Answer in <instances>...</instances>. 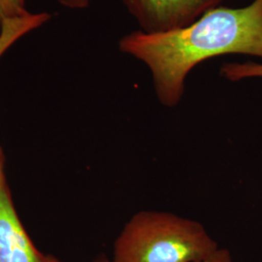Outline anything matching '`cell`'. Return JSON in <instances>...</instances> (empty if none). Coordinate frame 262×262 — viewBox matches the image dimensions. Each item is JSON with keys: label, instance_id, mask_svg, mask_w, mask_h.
<instances>
[{"label": "cell", "instance_id": "7", "mask_svg": "<svg viewBox=\"0 0 262 262\" xmlns=\"http://www.w3.org/2000/svg\"><path fill=\"white\" fill-rule=\"evenodd\" d=\"M26 0H0V24L28 14Z\"/></svg>", "mask_w": 262, "mask_h": 262}, {"label": "cell", "instance_id": "8", "mask_svg": "<svg viewBox=\"0 0 262 262\" xmlns=\"http://www.w3.org/2000/svg\"><path fill=\"white\" fill-rule=\"evenodd\" d=\"M197 262H234L232 259L231 253L224 248H217L214 253H211L202 260Z\"/></svg>", "mask_w": 262, "mask_h": 262}, {"label": "cell", "instance_id": "2", "mask_svg": "<svg viewBox=\"0 0 262 262\" xmlns=\"http://www.w3.org/2000/svg\"><path fill=\"white\" fill-rule=\"evenodd\" d=\"M219 245L198 222L159 211H142L114 244L112 262H197Z\"/></svg>", "mask_w": 262, "mask_h": 262}, {"label": "cell", "instance_id": "6", "mask_svg": "<svg viewBox=\"0 0 262 262\" xmlns=\"http://www.w3.org/2000/svg\"><path fill=\"white\" fill-rule=\"evenodd\" d=\"M221 74L232 82L248 78H262V63H225L221 68Z\"/></svg>", "mask_w": 262, "mask_h": 262}, {"label": "cell", "instance_id": "12", "mask_svg": "<svg viewBox=\"0 0 262 262\" xmlns=\"http://www.w3.org/2000/svg\"><path fill=\"white\" fill-rule=\"evenodd\" d=\"M45 262H62L60 261L59 259H57L56 256H53V255H46L45 257Z\"/></svg>", "mask_w": 262, "mask_h": 262}, {"label": "cell", "instance_id": "4", "mask_svg": "<svg viewBox=\"0 0 262 262\" xmlns=\"http://www.w3.org/2000/svg\"><path fill=\"white\" fill-rule=\"evenodd\" d=\"M15 208L8 184L0 189V262H45Z\"/></svg>", "mask_w": 262, "mask_h": 262}, {"label": "cell", "instance_id": "10", "mask_svg": "<svg viewBox=\"0 0 262 262\" xmlns=\"http://www.w3.org/2000/svg\"><path fill=\"white\" fill-rule=\"evenodd\" d=\"M4 162H5L4 154H3V150L0 149V189L7 184L5 174H4Z\"/></svg>", "mask_w": 262, "mask_h": 262}, {"label": "cell", "instance_id": "3", "mask_svg": "<svg viewBox=\"0 0 262 262\" xmlns=\"http://www.w3.org/2000/svg\"><path fill=\"white\" fill-rule=\"evenodd\" d=\"M142 30L159 33L185 28L223 0H122Z\"/></svg>", "mask_w": 262, "mask_h": 262}, {"label": "cell", "instance_id": "5", "mask_svg": "<svg viewBox=\"0 0 262 262\" xmlns=\"http://www.w3.org/2000/svg\"><path fill=\"white\" fill-rule=\"evenodd\" d=\"M52 18L47 12L29 13L14 19H6L0 24V58L20 38L28 32L40 28Z\"/></svg>", "mask_w": 262, "mask_h": 262}, {"label": "cell", "instance_id": "1", "mask_svg": "<svg viewBox=\"0 0 262 262\" xmlns=\"http://www.w3.org/2000/svg\"><path fill=\"white\" fill-rule=\"evenodd\" d=\"M122 53L150 68L159 101L174 107L193 67L215 56L262 58V0L243 8L217 6L185 28L167 32L134 31L120 40Z\"/></svg>", "mask_w": 262, "mask_h": 262}, {"label": "cell", "instance_id": "9", "mask_svg": "<svg viewBox=\"0 0 262 262\" xmlns=\"http://www.w3.org/2000/svg\"><path fill=\"white\" fill-rule=\"evenodd\" d=\"M60 4L70 9H84L90 5V0H58Z\"/></svg>", "mask_w": 262, "mask_h": 262}, {"label": "cell", "instance_id": "11", "mask_svg": "<svg viewBox=\"0 0 262 262\" xmlns=\"http://www.w3.org/2000/svg\"><path fill=\"white\" fill-rule=\"evenodd\" d=\"M93 262H112V260H110L107 256H105L104 254H102V255L98 256L97 258H95Z\"/></svg>", "mask_w": 262, "mask_h": 262}]
</instances>
